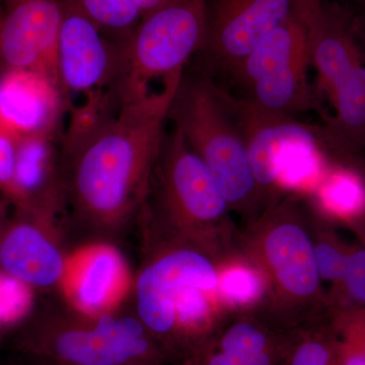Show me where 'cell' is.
I'll return each mask as SVG.
<instances>
[{
	"label": "cell",
	"mask_w": 365,
	"mask_h": 365,
	"mask_svg": "<svg viewBox=\"0 0 365 365\" xmlns=\"http://www.w3.org/2000/svg\"><path fill=\"white\" fill-rule=\"evenodd\" d=\"M39 365H59V364H53V362L47 361V360L39 359Z\"/></svg>",
	"instance_id": "obj_29"
},
{
	"label": "cell",
	"mask_w": 365,
	"mask_h": 365,
	"mask_svg": "<svg viewBox=\"0 0 365 365\" xmlns=\"http://www.w3.org/2000/svg\"><path fill=\"white\" fill-rule=\"evenodd\" d=\"M0 26V54L11 69L45 74L59 83L58 43L62 11L58 0H6Z\"/></svg>",
	"instance_id": "obj_12"
},
{
	"label": "cell",
	"mask_w": 365,
	"mask_h": 365,
	"mask_svg": "<svg viewBox=\"0 0 365 365\" xmlns=\"http://www.w3.org/2000/svg\"><path fill=\"white\" fill-rule=\"evenodd\" d=\"M21 345L36 359L59 365H163L172 360L140 319L110 314L54 319Z\"/></svg>",
	"instance_id": "obj_9"
},
{
	"label": "cell",
	"mask_w": 365,
	"mask_h": 365,
	"mask_svg": "<svg viewBox=\"0 0 365 365\" xmlns=\"http://www.w3.org/2000/svg\"><path fill=\"white\" fill-rule=\"evenodd\" d=\"M182 74L165 78L160 90L120 101L111 119L63 153L67 200L88 227L113 230L145 206Z\"/></svg>",
	"instance_id": "obj_1"
},
{
	"label": "cell",
	"mask_w": 365,
	"mask_h": 365,
	"mask_svg": "<svg viewBox=\"0 0 365 365\" xmlns=\"http://www.w3.org/2000/svg\"><path fill=\"white\" fill-rule=\"evenodd\" d=\"M16 148L14 136L0 129V185L13 188Z\"/></svg>",
	"instance_id": "obj_24"
},
{
	"label": "cell",
	"mask_w": 365,
	"mask_h": 365,
	"mask_svg": "<svg viewBox=\"0 0 365 365\" xmlns=\"http://www.w3.org/2000/svg\"><path fill=\"white\" fill-rule=\"evenodd\" d=\"M180 365H193V364H192L191 362L186 361V362H184V364H180Z\"/></svg>",
	"instance_id": "obj_31"
},
{
	"label": "cell",
	"mask_w": 365,
	"mask_h": 365,
	"mask_svg": "<svg viewBox=\"0 0 365 365\" xmlns=\"http://www.w3.org/2000/svg\"><path fill=\"white\" fill-rule=\"evenodd\" d=\"M4 272L30 287H48L63 279L66 261L49 237L32 225H16L0 244Z\"/></svg>",
	"instance_id": "obj_15"
},
{
	"label": "cell",
	"mask_w": 365,
	"mask_h": 365,
	"mask_svg": "<svg viewBox=\"0 0 365 365\" xmlns=\"http://www.w3.org/2000/svg\"><path fill=\"white\" fill-rule=\"evenodd\" d=\"M30 287L9 273H0V325L16 323L26 316L32 304Z\"/></svg>",
	"instance_id": "obj_23"
},
{
	"label": "cell",
	"mask_w": 365,
	"mask_h": 365,
	"mask_svg": "<svg viewBox=\"0 0 365 365\" xmlns=\"http://www.w3.org/2000/svg\"><path fill=\"white\" fill-rule=\"evenodd\" d=\"M209 0H167L143 16L124 43L120 100L151 90V81L184 71L205 40Z\"/></svg>",
	"instance_id": "obj_8"
},
{
	"label": "cell",
	"mask_w": 365,
	"mask_h": 365,
	"mask_svg": "<svg viewBox=\"0 0 365 365\" xmlns=\"http://www.w3.org/2000/svg\"><path fill=\"white\" fill-rule=\"evenodd\" d=\"M62 11L58 76L64 100L71 95L116 91L123 69L122 45L106 37L93 21L72 7Z\"/></svg>",
	"instance_id": "obj_11"
},
{
	"label": "cell",
	"mask_w": 365,
	"mask_h": 365,
	"mask_svg": "<svg viewBox=\"0 0 365 365\" xmlns=\"http://www.w3.org/2000/svg\"><path fill=\"white\" fill-rule=\"evenodd\" d=\"M140 9L143 16L155 11L158 6H162L167 0H132Z\"/></svg>",
	"instance_id": "obj_26"
},
{
	"label": "cell",
	"mask_w": 365,
	"mask_h": 365,
	"mask_svg": "<svg viewBox=\"0 0 365 365\" xmlns=\"http://www.w3.org/2000/svg\"><path fill=\"white\" fill-rule=\"evenodd\" d=\"M311 197L283 192L256 220L239 228L235 249L259 269L266 295L253 314L281 333H292L330 316L312 240Z\"/></svg>",
	"instance_id": "obj_2"
},
{
	"label": "cell",
	"mask_w": 365,
	"mask_h": 365,
	"mask_svg": "<svg viewBox=\"0 0 365 365\" xmlns=\"http://www.w3.org/2000/svg\"><path fill=\"white\" fill-rule=\"evenodd\" d=\"M350 225L354 227L356 232H359V237L361 239L362 242H364L362 245L365 246V215L360 217L359 220H355Z\"/></svg>",
	"instance_id": "obj_27"
},
{
	"label": "cell",
	"mask_w": 365,
	"mask_h": 365,
	"mask_svg": "<svg viewBox=\"0 0 365 365\" xmlns=\"http://www.w3.org/2000/svg\"><path fill=\"white\" fill-rule=\"evenodd\" d=\"M63 103L61 88L45 74L11 69L0 78V129L21 138L55 133Z\"/></svg>",
	"instance_id": "obj_13"
},
{
	"label": "cell",
	"mask_w": 365,
	"mask_h": 365,
	"mask_svg": "<svg viewBox=\"0 0 365 365\" xmlns=\"http://www.w3.org/2000/svg\"><path fill=\"white\" fill-rule=\"evenodd\" d=\"M349 9L352 11L355 36L365 62V11L351 9L350 6Z\"/></svg>",
	"instance_id": "obj_25"
},
{
	"label": "cell",
	"mask_w": 365,
	"mask_h": 365,
	"mask_svg": "<svg viewBox=\"0 0 365 365\" xmlns=\"http://www.w3.org/2000/svg\"><path fill=\"white\" fill-rule=\"evenodd\" d=\"M311 66L334 114L318 127L323 150L341 157L365 150V62L353 26L351 9L329 0L307 9Z\"/></svg>",
	"instance_id": "obj_6"
},
{
	"label": "cell",
	"mask_w": 365,
	"mask_h": 365,
	"mask_svg": "<svg viewBox=\"0 0 365 365\" xmlns=\"http://www.w3.org/2000/svg\"><path fill=\"white\" fill-rule=\"evenodd\" d=\"M217 285L212 255L186 242H158L137 279V313L170 359H191L232 314Z\"/></svg>",
	"instance_id": "obj_3"
},
{
	"label": "cell",
	"mask_w": 365,
	"mask_h": 365,
	"mask_svg": "<svg viewBox=\"0 0 365 365\" xmlns=\"http://www.w3.org/2000/svg\"><path fill=\"white\" fill-rule=\"evenodd\" d=\"M288 365H340L330 316L292 332Z\"/></svg>",
	"instance_id": "obj_20"
},
{
	"label": "cell",
	"mask_w": 365,
	"mask_h": 365,
	"mask_svg": "<svg viewBox=\"0 0 365 365\" xmlns=\"http://www.w3.org/2000/svg\"><path fill=\"white\" fill-rule=\"evenodd\" d=\"M218 294L232 314H255L266 295L260 269L237 249L218 264Z\"/></svg>",
	"instance_id": "obj_17"
},
{
	"label": "cell",
	"mask_w": 365,
	"mask_h": 365,
	"mask_svg": "<svg viewBox=\"0 0 365 365\" xmlns=\"http://www.w3.org/2000/svg\"><path fill=\"white\" fill-rule=\"evenodd\" d=\"M168 120L202 160L230 206L246 223L267 207L250 163L244 108L207 72L182 71Z\"/></svg>",
	"instance_id": "obj_4"
},
{
	"label": "cell",
	"mask_w": 365,
	"mask_h": 365,
	"mask_svg": "<svg viewBox=\"0 0 365 365\" xmlns=\"http://www.w3.org/2000/svg\"><path fill=\"white\" fill-rule=\"evenodd\" d=\"M53 134L21 138L16 148L14 189L21 194H35L46 188L55 169Z\"/></svg>",
	"instance_id": "obj_18"
},
{
	"label": "cell",
	"mask_w": 365,
	"mask_h": 365,
	"mask_svg": "<svg viewBox=\"0 0 365 365\" xmlns=\"http://www.w3.org/2000/svg\"><path fill=\"white\" fill-rule=\"evenodd\" d=\"M312 200L327 220L351 225L365 215V182L351 168H327Z\"/></svg>",
	"instance_id": "obj_16"
},
{
	"label": "cell",
	"mask_w": 365,
	"mask_h": 365,
	"mask_svg": "<svg viewBox=\"0 0 365 365\" xmlns=\"http://www.w3.org/2000/svg\"><path fill=\"white\" fill-rule=\"evenodd\" d=\"M311 232L319 278L323 284L325 282L330 284V292L327 294L329 295L339 287L343 279L350 247L343 244L329 227L327 218L316 206L312 215Z\"/></svg>",
	"instance_id": "obj_21"
},
{
	"label": "cell",
	"mask_w": 365,
	"mask_h": 365,
	"mask_svg": "<svg viewBox=\"0 0 365 365\" xmlns=\"http://www.w3.org/2000/svg\"><path fill=\"white\" fill-rule=\"evenodd\" d=\"M304 0H209L205 40L198 67L216 81L230 78L242 61Z\"/></svg>",
	"instance_id": "obj_10"
},
{
	"label": "cell",
	"mask_w": 365,
	"mask_h": 365,
	"mask_svg": "<svg viewBox=\"0 0 365 365\" xmlns=\"http://www.w3.org/2000/svg\"><path fill=\"white\" fill-rule=\"evenodd\" d=\"M155 227L222 259L235 250L239 228L210 172L181 132L165 134L150 196Z\"/></svg>",
	"instance_id": "obj_5"
},
{
	"label": "cell",
	"mask_w": 365,
	"mask_h": 365,
	"mask_svg": "<svg viewBox=\"0 0 365 365\" xmlns=\"http://www.w3.org/2000/svg\"><path fill=\"white\" fill-rule=\"evenodd\" d=\"M307 1L262 41L227 79L235 88L232 95L255 118L295 120L317 106L307 78Z\"/></svg>",
	"instance_id": "obj_7"
},
{
	"label": "cell",
	"mask_w": 365,
	"mask_h": 365,
	"mask_svg": "<svg viewBox=\"0 0 365 365\" xmlns=\"http://www.w3.org/2000/svg\"><path fill=\"white\" fill-rule=\"evenodd\" d=\"M279 365H288V357L287 359L283 360V361L281 362V364Z\"/></svg>",
	"instance_id": "obj_30"
},
{
	"label": "cell",
	"mask_w": 365,
	"mask_h": 365,
	"mask_svg": "<svg viewBox=\"0 0 365 365\" xmlns=\"http://www.w3.org/2000/svg\"><path fill=\"white\" fill-rule=\"evenodd\" d=\"M331 312L365 309V246L350 247L344 276L328 295Z\"/></svg>",
	"instance_id": "obj_22"
},
{
	"label": "cell",
	"mask_w": 365,
	"mask_h": 365,
	"mask_svg": "<svg viewBox=\"0 0 365 365\" xmlns=\"http://www.w3.org/2000/svg\"><path fill=\"white\" fill-rule=\"evenodd\" d=\"M64 276L72 302L88 317L108 314L107 309L121 299L128 283L121 255L109 246L93 247L79 254L73 268L66 266Z\"/></svg>",
	"instance_id": "obj_14"
},
{
	"label": "cell",
	"mask_w": 365,
	"mask_h": 365,
	"mask_svg": "<svg viewBox=\"0 0 365 365\" xmlns=\"http://www.w3.org/2000/svg\"><path fill=\"white\" fill-rule=\"evenodd\" d=\"M347 6L351 9L365 11V0H347Z\"/></svg>",
	"instance_id": "obj_28"
},
{
	"label": "cell",
	"mask_w": 365,
	"mask_h": 365,
	"mask_svg": "<svg viewBox=\"0 0 365 365\" xmlns=\"http://www.w3.org/2000/svg\"><path fill=\"white\" fill-rule=\"evenodd\" d=\"M93 21L106 37L122 44L143 19L132 0H58Z\"/></svg>",
	"instance_id": "obj_19"
}]
</instances>
